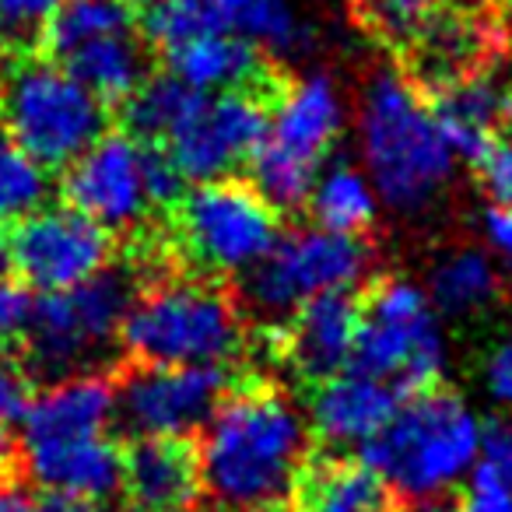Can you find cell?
<instances>
[{
    "mask_svg": "<svg viewBox=\"0 0 512 512\" xmlns=\"http://www.w3.org/2000/svg\"><path fill=\"white\" fill-rule=\"evenodd\" d=\"M309 425L278 390H242L221 400L197 446L204 495L225 512H274L306 470Z\"/></svg>",
    "mask_w": 512,
    "mask_h": 512,
    "instance_id": "6da1fadb",
    "label": "cell"
},
{
    "mask_svg": "<svg viewBox=\"0 0 512 512\" xmlns=\"http://www.w3.org/2000/svg\"><path fill=\"white\" fill-rule=\"evenodd\" d=\"M358 155L379 200L404 214L425 211L456 169L432 102L397 71L372 74L365 85L358 106Z\"/></svg>",
    "mask_w": 512,
    "mask_h": 512,
    "instance_id": "7a4b0ae2",
    "label": "cell"
},
{
    "mask_svg": "<svg viewBox=\"0 0 512 512\" xmlns=\"http://www.w3.org/2000/svg\"><path fill=\"white\" fill-rule=\"evenodd\" d=\"M481 432L484 421L460 393L428 390L397 407L390 425L362 449V463L390 495L411 505L435 502L477 470Z\"/></svg>",
    "mask_w": 512,
    "mask_h": 512,
    "instance_id": "3957f363",
    "label": "cell"
},
{
    "mask_svg": "<svg viewBox=\"0 0 512 512\" xmlns=\"http://www.w3.org/2000/svg\"><path fill=\"white\" fill-rule=\"evenodd\" d=\"M137 365L155 369H225L246 344L242 313L211 281H162L137 295L120 330Z\"/></svg>",
    "mask_w": 512,
    "mask_h": 512,
    "instance_id": "277c9868",
    "label": "cell"
},
{
    "mask_svg": "<svg viewBox=\"0 0 512 512\" xmlns=\"http://www.w3.org/2000/svg\"><path fill=\"white\" fill-rule=\"evenodd\" d=\"M348 120L344 95L330 74H306L271 106V127L249 162L253 186L274 211L309 204L316 176Z\"/></svg>",
    "mask_w": 512,
    "mask_h": 512,
    "instance_id": "5b68a950",
    "label": "cell"
},
{
    "mask_svg": "<svg viewBox=\"0 0 512 512\" xmlns=\"http://www.w3.org/2000/svg\"><path fill=\"white\" fill-rule=\"evenodd\" d=\"M0 130L46 172L67 169L106 137V106L64 64L22 60L0 88Z\"/></svg>",
    "mask_w": 512,
    "mask_h": 512,
    "instance_id": "8992f818",
    "label": "cell"
},
{
    "mask_svg": "<svg viewBox=\"0 0 512 512\" xmlns=\"http://www.w3.org/2000/svg\"><path fill=\"white\" fill-rule=\"evenodd\" d=\"M137 295L141 292L134 274L123 267H106L74 292L36 295L29 330L22 337L25 369L43 372L53 383L95 372L92 365L120 341Z\"/></svg>",
    "mask_w": 512,
    "mask_h": 512,
    "instance_id": "52a82bcc",
    "label": "cell"
},
{
    "mask_svg": "<svg viewBox=\"0 0 512 512\" xmlns=\"http://www.w3.org/2000/svg\"><path fill=\"white\" fill-rule=\"evenodd\" d=\"M446 362V330L425 288L407 278L379 281L362 306L351 369L383 379L400 397H418L439 390Z\"/></svg>",
    "mask_w": 512,
    "mask_h": 512,
    "instance_id": "ba28073f",
    "label": "cell"
},
{
    "mask_svg": "<svg viewBox=\"0 0 512 512\" xmlns=\"http://www.w3.org/2000/svg\"><path fill=\"white\" fill-rule=\"evenodd\" d=\"M372 267V249L355 235L299 228L278 239L264 264L242 281V299L264 320H292L320 295L355 292Z\"/></svg>",
    "mask_w": 512,
    "mask_h": 512,
    "instance_id": "9c48e42d",
    "label": "cell"
},
{
    "mask_svg": "<svg viewBox=\"0 0 512 512\" xmlns=\"http://www.w3.org/2000/svg\"><path fill=\"white\" fill-rule=\"evenodd\" d=\"M176 228L193 264L242 278L264 264L281 239L278 211L239 179L190 186L176 204Z\"/></svg>",
    "mask_w": 512,
    "mask_h": 512,
    "instance_id": "30bf717a",
    "label": "cell"
},
{
    "mask_svg": "<svg viewBox=\"0 0 512 512\" xmlns=\"http://www.w3.org/2000/svg\"><path fill=\"white\" fill-rule=\"evenodd\" d=\"M271 127V106L256 92L197 95L172 137L162 144L190 186L232 179L239 165H249Z\"/></svg>",
    "mask_w": 512,
    "mask_h": 512,
    "instance_id": "8fae6325",
    "label": "cell"
},
{
    "mask_svg": "<svg viewBox=\"0 0 512 512\" xmlns=\"http://www.w3.org/2000/svg\"><path fill=\"white\" fill-rule=\"evenodd\" d=\"M11 267L39 295L74 292L113 267V235L71 207H43L8 232Z\"/></svg>",
    "mask_w": 512,
    "mask_h": 512,
    "instance_id": "7c38bea8",
    "label": "cell"
},
{
    "mask_svg": "<svg viewBox=\"0 0 512 512\" xmlns=\"http://www.w3.org/2000/svg\"><path fill=\"white\" fill-rule=\"evenodd\" d=\"M228 397L225 369L137 365L116 386V418L137 439H186L204 428Z\"/></svg>",
    "mask_w": 512,
    "mask_h": 512,
    "instance_id": "4fadbf2b",
    "label": "cell"
},
{
    "mask_svg": "<svg viewBox=\"0 0 512 512\" xmlns=\"http://www.w3.org/2000/svg\"><path fill=\"white\" fill-rule=\"evenodd\" d=\"M64 200L99 228L127 232L151 214L144 190V144L127 134H106L64 169Z\"/></svg>",
    "mask_w": 512,
    "mask_h": 512,
    "instance_id": "5bb4252c",
    "label": "cell"
},
{
    "mask_svg": "<svg viewBox=\"0 0 512 512\" xmlns=\"http://www.w3.org/2000/svg\"><path fill=\"white\" fill-rule=\"evenodd\" d=\"M400 393L383 379H372L358 369L316 383L309 397V428L320 442L337 449H365L397 414Z\"/></svg>",
    "mask_w": 512,
    "mask_h": 512,
    "instance_id": "9a60e30c",
    "label": "cell"
},
{
    "mask_svg": "<svg viewBox=\"0 0 512 512\" xmlns=\"http://www.w3.org/2000/svg\"><path fill=\"white\" fill-rule=\"evenodd\" d=\"M113 421H116V386L102 372L57 379L43 393H36V404L25 414L22 449L102 439Z\"/></svg>",
    "mask_w": 512,
    "mask_h": 512,
    "instance_id": "2e32d148",
    "label": "cell"
},
{
    "mask_svg": "<svg viewBox=\"0 0 512 512\" xmlns=\"http://www.w3.org/2000/svg\"><path fill=\"white\" fill-rule=\"evenodd\" d=\"M432 113L456 162L481 165L512 116V88L491 74H467L435 88Z\"/></svg>",
    "mask_w": 512,
    "mask_h": 512,
    "instance_id": "e0dca14e",
    "label": "cell"
},
{
    "mask_svg": "<svg viewBox=\"0 0 512 512\" xmlns=\"http://www.w3.org/2000/svg\"><path fill=\"white\" fill-rule=\"evenodd\" d=\"M123 491L134 512H193L204 495L197 449L186 439H137L123 453Z\"/></svg>",
    "mask_w": 512,
    "mask_h": 512,
    "instance_id": "ac0fdd59",
    "label": "cell"
},
{
    "mask_svg": "<svg viewBox=\"0 0 512 512\" xmlns=\"http://www.w3.org/2000/svg\"><path fill=\"white\" fill-rule=\"evenodd\" d=\"M358 327H362V306L351 292L320 295V299L306 302L288 320L285 330L288 358L299 369V376L323 383V379L351 369Z\"/></svg>",
    "mask_w": 512,
    "mask_h": 512,
    "instance_id": "d6986e66",
    "label": "cell"
},
{
    "mask_svg": "<svg viewBox=\"0 0 512 512\" xmlns=\"http://www.w3.org/2000/svg\"><path fill=\"white\" fill-rule=\"evenodd\" d=\"M32 481L46 491L85 498V502H109L123 491V449L109 435L81 442H57V446L22 449Z\"/></svg>",
    "mask_w": 512,
    "mask_h": 512,
    "instance_id": "ffe728a7",
    "label": "cell"
},
{
    "mask_svg": "<svg viewBox=\"0 0 512 512\" xmlns=\"http://www.w3.org/2000/svg\"><path fill=\"white\" fill-rule=\"evenodd\" d=\"M172 78L197 95L242 92L260 78V50L232 32H211V36L190 39L165 53Z\"/></svg>",
    "mask_w": 512,
    "mask_h": 512,
    "instance_id": "44dd1931",
    "label": "cell"
},
{
    "mask_svg": "<svg viewBox=\"0 0 512 512\" xmlns=\"http://www.w3.org/2000/svg\"><path fill=\"white\" fill-rule=\"evenodd\" d=\"M64 71L102 106L106 102L123 106L137 92V85L148 78V57L130 32H116V36L95 39V43L74 50L71 57H64Z\"/></svg>",
    "mask_w": 512,
    "mask_h": 512,
    "instance_id": "7402d4cb",
    "label": "cell"
},
{
    "mask_svg": "<svg viewBox=\"0 0 512 512\" xmlns=\"http://www.w3.org/2000/svg\"><path fill=\"white\" fill-rule=\"evenodd\" d=\"M390 491L365 463L327 460L302 470L295 484V512H386Z\"/></svg>",
    "mask_w": 512,
    "mask_h": 512,
    "instance_id": "603a6c76",
    "label": "cell"
},
{
    "mask_svg": "<svg viewBox=\"0 0 512 512\" xmlns=\"http://www.w3.org/2000/svg\"><path fill=\"white\" fill-rule=\"evenodd\" d=\"M379 193L369 183L358 165H327L316 176V186L309 193V211H313L316 228L337 235H355L362 239L379 218Z\"/></svg>",
    "mask_w": 512,
    "mask_h": 512,
    "instance_id": "cb8c5ba5",
    "label": "cell"
},
{
    "mask_svg": "<svg viewBox=\"0 0 512 512\" xmlns=\"http://www.w3.org/2000/svg\"><path fill=\"white\" fill-rule=\"evenodd\" d=\"M425 292L439 313H481L498 295V271L491 264V256L481 249H453V253L439 256V264L428 274Z\"/></svg>",
    "mask_w": 512,
    "mask_h": 512,
    "instance_id": "d4e9b609",
    "label": "cell"
},
{
    "mask_svg": "<svg viewBox=\"0 0 512 512\" xmlns=\"http://www.w3.org/2000/svg\"><path fill=\"white\" fill-rule=\"evenodd\" d=\"M225 32L267 53H295L306 46V25L292 0H218Z\"/></svg>",
    "mask_w": 512,
    "mask_h": 512,
    "instance_id": "484cf974",
    "label": "cell"
},
{
    "mask_svg": "<svg viewBox=\"0 0 512 512\" xmlns=\"http://www.w3.org/2000/svg\"><path fill=\"white\" fill-rule=\"evenodd\" d=\"M197 102V92L179 85L172 74H148L137 85V92L123 102V127L127 137L137 144H158L162 148L172 137V130L183 123L190 106Z\"/></svg>",
    "mask_w": 512,
    "mask_h": 512,
    "instance_id": "4316f807",
    "label": "cell"
},
{
    "mask_svg": "<svg viewBox=\"0 0 512 512\" xmlns=\"http://www.w3.org/2000/svg\"><path fill=\"white\" fill-rule=\"evenodd\" d=\"M481 32L470 18L453 15L442 8V15L418 36V71L432 81L435 88L449 85L456 78H467L477 50H481Z\"/></svg>",
    "mask_w": 512,
    "mask_h": 512,
    "instance_id": "83f0119b",
    "label": "cell"
},
{
    "mask_svg": "<svg viewBox=\"0 0 512 512\" xmlns=\"http://www.w3.org/2000/svg\"><path fill=\"white\" fill-rule=\"evenodd\" d=\"M137 29L162 53L190 43V39L225 32L218 0H137Z\"/></svg>",
    "mask_w": 512,
    "mask_h": 512,
    "instance_id": "f1b7e54d",
    "label": "cell"
},
{
    "mask_svg": "<svg viewBox=\"0 0 512 512\" xmlns=\"http://www.w3.org/2000/svg\"><path fill=\"white\" fill-rule=\"evenodd\" d=\"M116 32H130V11L120 0H67L46 32V46L53 57L64 60L81 46L116 36Z\"/></svg>",
    "mask_w": 512,
    "mask_h": 512,
    "instance_id": "f546056e",
    "label": "cell"
},
{
    "mask_svg": "<svg viewBox=\"0 0 512 512\" xmlns=\"http://www.w3.org/2000/svg\"><path fill=\"white\" fill-rule=\"evenodd\" d=\"M50 197V172L32 162L4 130H0V221H25L43 211Z\"/></svg>",
    "mask_w": 512,
    "mask_h": 512,
    "instance_id": "4dcf8cb0",
    "label": "cell"
},
{
    "mask_svg": "<svg viewBox=\"0 0 512 512\" xmlns=\"http://www.w3.org/2000/svg\"><path fill=\"white\" fill-rule=\"evenodd\" d=\"M446 0H369L365 15L386 43H418V36L442 15Z\"/></svg>",
    "mask_w": 512,
    "mask_h": 512,
    "instance_id": "1f68e13d",
    "label": "cell"
},
{
    "mask_svg": "<svg viewBox=\"0 0 512 512\" xmlns=\"http://www.w3.org/2000/svg\"><path fill=\"white\" fill-rule=\"evenodd\" d=\"M64 4L67 0H0V46L11 53L46 43V32Z\"/></svg>",
    "mask_w": 512,
    "mask_h": 512,
    "instance_id": "d6a6232c",
    "label": "cell"
},
{
    "mask_svg": "<svg viewBox=\"0 0 512 512\" xmlns=\"http://www.w3.org/2000/svg\"><path fill=\"white\" fill-rule=\"evenodd\" d=\"M477 477L512 491V418L484 421L481 432V460H477Z\"/></svg>",
    "mask_w": 512,
    "mask_h": 512,
    "instance_id": "836d02e7",
    "label": "cell"
},
{
    "mask_svg": "<svg viewBox=\"0 0 512 512\" xmlns=\"http://www.w3.org/2000/svg\"><path fill=\"white\" fill-rule=\"evenodd\" d=\"M36 404V386H32V372L25 362L11 351H0V421L15 425L25 421V414Z\"/></svg>",
    "mask_w": 512,
    "mask_h": 512,
    "instance_id": "e575fe53",
    "label": "cell"
},
{
    "mask_svg": "<svg viewBox=\"0 0 512 512\" xmlns=\"http://www.w3.org/2000/svg\"><path fill=\"white\" fill-rule=\"evenodd\" d=\"M144 190H148L151 207H176L186 193L183 172L158 144H144Z\"/></svg>",
    "mask_w": 512,
    "mask_h": 512,
    "instance_id": "d590c367",
    "label": "cell"
},
{
    "mask_svg": "<svg viewBox=\"0 0 512 512\" xmlns=\"http://www.w3.org/2000/svg\"><path fill=\"white\" fill-rule=\"evenodd\" d=\"M32 306H36V295L22 281H0V341H22L32 320Z\"/></svg>",
    "mask_w": 512,
    "mask_h": 512,
    "instance_id": "8d00e7d4",
    "label": "cell"
},
{
    "mask_svg": "<svg viewBox=\"0 0 512 512\" xmlns=\"http://www.w3.org/2000/svg\"><path fill=\"white\" fill-rule=\"evenodd\" d=\"M477 169H481L484 190H488V197L495 200V207L512 211V137L498 141Z\"/></svg>",
    "mask_w": 512,
    "mask_h": 512,
    "instance_id": "74e56055",
    "label": "cell"
},
{
    "mask_svg": "<svg viewBox=\"0 0 512 512\" xmlns=\"http://www.w3.org/2000/svg\"><path fill=\"white\" fill-rule=\"evenodd\" d=\"M484 390L495 404L512 407V334L502 337L484 358Z\"/></svg>",
    "mask_w": 512,
    "mask_h": 512,
    "instance_id": "f35d334b",
    "label": "cell"
},
{
    "mask_svg": "<svg viewBox=\"0 0 512 512\" xmlns=\"http://www.w3.org/2000/svg\"><path fill=\"white\" fill-rule=\"evenodd\" d=\"M453 512H512V491L498 488V484L474 474V484H470L467 495H463L460 509H453Z\"/></svg>",
    "mask_w": 512,
    "mask_h": 512,
    "instance_id": "ab89813d",
    "label": "cell"
},
{
    "mask_svg": "<svg viewBox=\"0 0 512 512\" xmlns=\"http://www.w3.org/2000/svg\"><path fill=\"white\" fill-rule=\"evenodd\" d=\"M481 228H484V239H488L491 253L512 267V211H502V207H488V211H484Z\"/></svg>",
    "mask_w": 512,
    "mask_h": 512,
    "instance_id": "60d3db41",
    "label": "cell"
},
{
    "mask_svg": "<svg viewBox=\"0 0 512 512\" xmlns=\"http://www.w3.org/2000/svg\"><path fill=\"white\" fill-rule=\"evenodd\" d=\"M32 512H99V505L74 495H60V491H43L39 498H32Z\"/></svg>",
    "mask_w": 512,
    "mask_h": 512,
    "instance_id": "b9f144b4",
    "label": "cell"
},
{
    "mask_svg": "<svg viewBox=\"0 0 512 512\" xmlns=\"http://www.w3.org/2000/svg\"><path fill=\"white\" fill-rule=\"evenodd\" d=\"M0 512H32V495L15 481H0Z\"/></svg>",
    "mask_w": 512,
    "mask_h": 512,
    "instance_id": "7bdbcfd3",
    "label": "cell"
},
{
    "mask_svg": "<svg viewBox=\"0 0 512 512\" xmlns=\"http://www.w3.org/2000/svg\"><path fill=\"white\" fill-rule=\"evenodd\" d=\"M18 467V442L11 435V428L0 421V481H11Z\"/></svg>",
    "mask_w": 512,
    "mask_h": 512,
    "instance_id": "ee69618b",
    "label": "cell"
},
{
    "mask_svg": "<svg viewBox=\"0 0 512 512\" xmlns=\"http://www.w3.org/2000/svg\"><path fill=\"white\" fill-rule=\"evenodd\" d=\"M400 512H453V509L442 502H418V505H407V509H400Z\"/></svg>",
    "mask_w": 512,
    "mask_h": 512,
    "instance_id": "f6af8a7d",
    "label": "cell"
},
{
    "mask_svg": "<svg viewBox=\"0 0 512 512\" xmlns=\"http://www.w3.org/2000/svg\"><path fill=\"white\" fill-rule=\"evenodd\" d=\"M11 267V253H8V235L0 232V281H4V274H8Z\"/></svg>",
    "mask_w": 512,
    "mask_h": 512,
    "instance_id": "bcb514c9",
    "label": "cell"
},
{
    "mask_svg": "<svg viewBox=\"0 0 512 512\" xmlns=\"http://www.w3.org/2000/svg\"><path fill=\"white\" fill-rule=\"evenodd\" d=\"M8 74H11V53L0 46V88H4V81H8Z\"/></svg>",
    "mask_w": 512,
    "mask_h": 512,
    "instance_id": "7dc6e473",
    "label": "cell"
},
{
    "mask_svg": "<svg viewBox=\"0 0 512 512\" xmlns=\"http://www.w3.org/2000/svg\"><path fill=\"white\" fill-rule=\"evenodd\" d=\"M348 4H362V8H365V4H369V0H348Z\"/></svg>",
    "mask_w": 512,
    "mask_h": 512,
    "instance_id": "c3c4849f",
    "label": "cell"
},
{
    "mask_svg": "<svg viewBox=\"0 0 512 512\" xmlns=\"http://www.w3.org/2000/svg\"><path fill=\"white\" fill-rule=\"evenodd\" d=\"M120 4H123V0H120Z\"/></svg>",
    "mask_w": 512,
    "mask_h": 512,
    "instance_id": "681fc988",
    "label": "cell"
}]
</instances>
